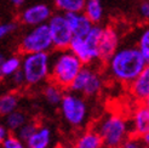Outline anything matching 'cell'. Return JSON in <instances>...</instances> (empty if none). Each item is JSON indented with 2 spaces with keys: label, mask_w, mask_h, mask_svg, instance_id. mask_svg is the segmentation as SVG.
<instances>
[{
  "label": "cell",
  "mask_w": 149,
  "mask_h": 148,
  "mask_svg": "<svg viewBox=\"0 0 149 148\" xmlns=\"http://www.w3.org/2000/svg\"><path fill=\"white\" fill-rule=\"evenodd\" d=\"M147 64L142 52L135 46L118 49L107 61L109 74L124 84H131L142 73Z\"/></svg>",
  "instance_id": "obj_1"
},
{
  "label": "cell",
  "mask_w": 149,
  "mask_h": 148,
  "mask_svg": "<svg viewBox=\"0 0 149 148\" xmlns=\"http://www.w3.org/2000/svg\"><path fill=\"white\" fill-rule=\"evenodd\" d=\"M83 67L84 63L69 49L56 50L51 56L50 80L63 89H69Z\"/></svg>",
  "instance_id": "obj_2"
},
{
  "label": "cell",
  "mask_w": 149,
  "mask_h": 148,
  "mask_svg": "<svg viewBox=\"0 0 149 148\" xmlns=\"http://www.w3.org/2000/svg\"><path fill=\"white\" fill-rule=\"evenodd\" d=\"M96 131L101 136L104 148H120L130 135L127 121L118 114L102 118L96 126Z\"/></svg>",
  "instance_id": "obj_3"
},
{
  "label": "cell",
  "mask_w": 149,
  "mask_h": 148,
  "mask_svg": "<svg viewBox=\"0 0 149 148\" xmlns=\"http://www.w3.org/2000/svg\"><path fill=\"white\" fill-rule=\"evenodd\" d=\"M21 68L24 73L27 85H40L50 79L51 56L49 52L24 54L22 57Z\"/></svg>",
  "instance_id": "obj_4"
},
{
  "label": "cell",
  "mask_w": 149,
  "mask_h": 148,
  "mask_svg": "<svg viewBox=\"0 0 149 148\" xmlns=\"http://www.w3.org/2000/svg\"><path fill=\"white\" fill-rule=\"evenodd\" d=\"M19 51L22 54L33 52H49L54 49V41L47 23L32 27L22 36L19 41Z\"/></svg>",
  "instance_id": "obj_5"
},
{
  "label": "cell",
  "mask_w": 149,
  "mask_h": 148,
  "mask_svg": "<svg viewBox=\"0 0 149 148\" xmlns=\"http://www.w3.org/2000/svg\"><path fill=\"white\" fill-rule=\"evenodd\" d=\"M59 109L63 119L73 128L83 126L87 118V106L80 94L69 90L64 92V96L59 105Z\"/></svg>",
  "instance_id": "obj_6"
},
{
  "label": "cell",
  "mask_w": 149,
  "mask_h": 148,
  "mask_svg": "<svg viewBox=\"0 0 149 148\" xmlns=\"http://www.w3.org/2000/svg\"><path fill=\"white\" fill-rule=\"evenodd\" d=\"M102 85L103 80L100 73L93 69L90 64H84V67L81 68L68 90L84 95L86 97H93L100 94Z\"/></svg>",
  "instance_id": "obj_7"
},
{
  "label": "cell",
  "mask_w": 149,
  "mask_h": 148,
  "mask_svg": "<svg viewBox=\"0 0 149 148\" xmlns=\"http://www.w3.org/2000/svg\"><path fill=\"white\" fill-rule=\"evenodd\" d=\"M47 24L50 27V32L52 35L55 50H65L69 49V45L73 39V32L65 17V13H52Z\"/></svg>",
  "instance_id": "obj_8"
},
{
  "label": "cell",
  "mask_w": 149,
  "mask_h": 148,
  "mask_svg": "<svg viewBox=\"0 0 149 148\" xmlns=\"http://www.w3.org/2000/svg\"><path fill=\"white\" fill-rule=\"evenodd\" d=\"M52 16L50 6L46 4H33L19 13V22L28 27H35L42 23H47Z\"/></svg>",
  "instance_id": "obj_9"
},
{
  "label": "cell",
  "mask_w": 149,
  "mask_h": 148,
  "mask_svg": "<svg viewBox=\"0 0 149 148\" xmlns=\"http://www.w3.org/2000/svg\"><path fill=\"white\" fill-rule=\"evenodd\" d=\"M119 49V34L113 27H104L100 40V60L107 62Z\"/></svg>",
  "instance_id": "obj_10"
},
{
  "label": "cell",
  "mask_w": 149,
  "mask_h": 148,
  "mask_svg": "<svg viewBox=\"0 0 149 148\" xmlns=\"http://www.w3.org/2000/svg\"><path fill=\"white\" fill-rule=\"evenodd\" d=\"M65 17L68 20V23L72 28L74 36H81V38H84V36H86L88 34V32H90L93 27L92 21L88 18L83 11L67 12Z\"/></svg>",
  "instance_id": "obj_11"
},
{
  "label": "cell",
  "mask_w": 149,
  "mask_h": 148,
  "mask_svg": "<svg viewBox=\"0 0 149 148\" xmlns=\"http://www.w3.org/2000/svg\"><path fill=\"white\" fill-rule=\"evenodd\" d=\"M130 91L136 100L146 101L149 95V64L146 66L142 73L130 84Z\"/></svg>",
  "instance_id": "obj_12"
},
{
  "label": "cell",
  "mask_w": 149,
  "mask_h": 148,
  "mask_svg": "<svg viewBox=\"0 0 149 148\" xmlns=\"http://www.w3.org/2000/svg\"><path fill=\"white\" fill-rule=\"evenodd\" d=\"M132 130L133 134L142 137L149 132V107L147 105L139 106L132 115Z\"/></svg>",
  "instance_id": "obj_13"
},
{
  "label": "cell",
  "mask_w": 149,
  "mask_h": 148,
  "mask_svg": "<svg viewBox=\"0 0 149 148\" xmlns=\"http://www.w3.org/2000/svg\"><path fill=\"white\" fill-rule=\"evenodd\" d=\"M103 28L104 27H101L98 24H93L92 29L88 32V34L84 36L85 43L88 49V52H90L91 58H92V62L101 61L100 60V40L103 33Z\"/></svg>",
  "instance_id": "obj_14"
},
{
  "label": "cell",
  "mask_w": 149,
  "mask_h": 148,
  "mask_svg": "<svg viewBox=\"0 0 149 148\" xmlns=\"http://www.w3.org/2000/svg\"><path fill=\"white\" fill-rule=\"evenodd\" d=\"M51 143V130L47 126H39L32 137L26 142L27 148H47Z\"/></svg>",
  "instance_id": "obj_15"
},
{
  "label": "cell",
  "mask_w": 149,
  "mask_h": 148,
  "mask_svg": "<svg viewBox=\"0 0 149 148\" xmlns=\"http://www.w3.org/2000/svg\"><path fill=\"white\" fill-rule=\"evenodd\" d=\"M102 147H103L102 138L96 130L85 131L84 134H81L77 138L75 143H74V148H102Z\"/></svg>",
  "instance_id": "obj_16"
},
{
  "label": "cell",
  "mask_w": 149,
  "mask_h": 148,
  "mask_svg": "<svg viewBox=\"0 0 149 148\" xmlns=\"http://www.w3.org/2000/svg\"><path fill=\"white\" fill-rule=\"evenodd\" d=\"M69 50L72 51L73 54H75L84 64L93 63L92 58H91V55H90V52H88L87 45L85 43V39L81 38V36H73L72 43L69 45Z\"/></svg>",
  "instance_id": "obj_17"
},
{
  "label": "cell",
  "mask_w": 149,
  "mask_h": 148,
  "mask_svg": "<svg viewBox=\"0 0 149 148\" xmlns=\"http://www.w3.org/2000/svg\"><path fill=\"white\" fill-rule=\"evenodd\" d=\"M64 89L62 86L57 85L54 81L46 84L42 89V95L45 97L46 102L51 106H59L61 105V101L64 96Z\"/></svg>",
  "instance_id": "obj_18"
},
{
  "label": "cell",
  "mask_w": 149,
  "mask_h": 148,
  "mask_svg": "<svg viewBox=\"0 0 149 148\" xmlns=\"http://www.w3.org/2000/svg\"><path fill=\"white\" fill-rule=\"evenodd\" d=\"M83 12L92 21L93 24H98L103 18V6L101 0H86Z\"/></svg>",
  "instance_id": "obj_19"
},
{
  "label": "cell",
  "mask_w": 149,
  "mask_h": 148,
  "mask_svg": "<svg viewBox=\"0 0 149 148\" xmlns=\"http://www.w3.org/2000/svg\"><path fill=\"white\" fill-rule=\"evenodd\" d=\"M22 67V58L18 56H11L7 58H1L0 63V75L3 78H9L16 73Z\"/></svg>",
  "instance_id": "obj_20"
},
{
  "label": "cell",
  "mask_w": 149,
  "mask_h": 148,
  "mask_svg": "<svg viewBox=\"0 0 149 148\" xmlns=\"http://www.w3.org/2000/svg\"><path fill=\"white\" fill-rule=\"evenodd\" d=\"M58 11L67 12H80L84 10L86 0H52Z\"/></svg>",
  "instance_id": "obj_21"
},
{
  "label": "cell",
  "mask_w": 149,
  "mask_h": 148,
  "mask_svg": "<svg viewBox=\"0 0 149 148\" xmlns=\"http://www.w3.org/2000/svg\"><path fill=\"white\" fill-rule=\"evenodd\" d=\"M17 107H18V97L16 94L7 92L0 97V114L3 117L15 112Z\"/></svg>",
  "instance_id": "obj_22"
},
{
  "label": "cell",
  "mask_w": 149,
  "mask_h": 148,
  "mask_svg": "<svg viewBox=\"0 0 149 148\" xmlns=\"http://www.w3.org/2000/svg\"><path fill=\"white\" fill-rule=\"evenodd\" d=\"M27 123V115L21 112V110H15V112L5 115V125L11 132H16L21 126Z\"/></svg>",
  "instance_id": "obj_23"
},
{
  "label": "cell",
  "mask_w": 149,
  "mask_h": 148,
  "mask_svg": "<svg viewBox=\"0 0 149 148\" xmlns=\"http://www.w3.org/2000/svg\"><path fill=\"white\" fill-rule=\"evenodd\" d=\"M38 124L34 123V121H27L23 126H21L17 131H16V136L21 140V141H23L24 143L28 141L29 138L32 137V135L34 132L38 130Z\"/></svg>",
  "instance_id": "obj_24"
},
{
  "label": "cell",
  "mask_w": 149,
  "mask_h": 148,
  "mask_svg": "<svg viewBox=\"0 0 149 148\" xmlns=\"http://www.w3.org/2000/svg\"><path fill=\"white\" fill-rule=\"evenodd\" d=\"M137 47L139 49V51L142 52V55L144 57V60L149 64V28L146 29V31L141 34Z\"/></svg>",
  "instance_id": "obj_25"
},
{
  "label": "cell",
  "mask_w": 149,
  "mask_h": 148,
  "mask_svg": "<svg viewBox=\"0 0 149 148\" xmlns=\"http://www.w3.org/2000/svg\"><path fill=\"white\" fill-rule=\"evenodd\" d=\"M1 145H3V148H27L23 141H21L17 136H13V135H10L7 138H5L1 142Z\"/></svg>",
  "instance_id": "obj_26"
},
{
  "label": "cell",
  "mask_w": 149,
  "mask_h": 148,
  "mask_svg": "<svg viewBox=\"0 0 149 148\" xmlns=\"http://www.w3.org/2000/svg\"><path fill=\"white\" fill-rule=\"evenodd\" d=\"M139 136H135V137H127L124 141V143L121 145L120 148H143V140L138 138Z\"/></svg>",
  "instance_id": "obj_27"
},
{
  "label": "cell",
  "mask_w": 149,
  "mask_h": 148,
  "mask_svg": "<svg viewBox=\"0 0 149 148\" xmlns=\"http://www.w3.org/2000/svg\"><path fill=\"white\" fill-rule=\"evenodd\" d=\"M17 24L15 22H6L0 26V38H5V36L10 35L12 32L16 31Z\"/></svg>",
  "instance_id": "obj_28"
},
{
  "label": "cell",
  "mask_w": 149,
  "mask_h": 148,
  "mask_svg": "<svg viewBox=\"0 0 149 148\" xmlns=\"http://www.w3.org/2000/svg\"><path fill=\"white\" fill-rule=\"evenodd\" d=\"M10 78H11V80H12V83H13L15 85H16V86H19V85L26 84L24 73H23V71H22V68H21V69H18L16 73H13Z\"/></svg>",
  "instance_id": "obj_29"
},
{
  "label": "cell",
  "mask_w": 149,
  "mask_h": 148,
  "mask_svg": "<svg viewBox=\"0 0 149 148\" xmlns=\"http://www.w3.org/2000/svg\"><path fill=\"white\" fill-rule=\"evenodd\" d=\"M139 13L144 20H149V1H143L139 5Z\"/></svg>",
  "instance_id": "obj_30"
},
{
  "label": "cell",
  "mask_w": 149,
  "mask_h": 148,
  "mask_svg": "<svg viewBox=\"0 0 149 148\" xmlns=\"http://www.w3.org/2000/svg\"><path fill=\"white\" fill-rule=\"evenodd\" d=\"M10 132H11V131L6 128V125H5V124L1 125V126H0V141L3 142L5 138L9 137V136H10Z\"/></svg>",
  "instance_id": "obj_31"
},
{
  "label": "cell",
  "mask_w": 149,
  "mask_h": 148,
  "mask_svg": "<svg viewBox=\"0 0 149 148\" xmlns=\"http://www.w3.org/2000/svg\"><path fill=\"white\" fill-rule=\"evenodd\" d=\"M11 5H13V6H16V7H19V6H22L24 4V1L26 0H7Z\"/></svg>",
  "instance_id": "obj_32"
},
{
  "label": "cell",
  "mask_w": 149,
  "mask_h": 148,
  "mask_svg": "<svg viewBox=\"0 0 149 148\" xmlns=\"http://www.w3.org/2000/svg\"><path fill=\"white\" fill-rule=\"evenodd\" d=\"M142 140H143V142H144V145L149 146V132H147V134H144V135L142 136Z\"/></svg>",
  "instance_id": "obj_33"
},
{
  "label": "cell",
  "mask_w": 149,
  "mask_h": 148,
  "mask_svg": "<svg viewBox=\"0 0 149 148\" xmlns=\"http://www.w3.org/2000/svg\"><path fill=\"white\" fill-rule=\"evenodd\" d=\"M144 105H147V106L149 107V95L147 96V98H146V101H144Z\"/></svg>",
  "instance_id": "obj_34"
}]
</instances>
